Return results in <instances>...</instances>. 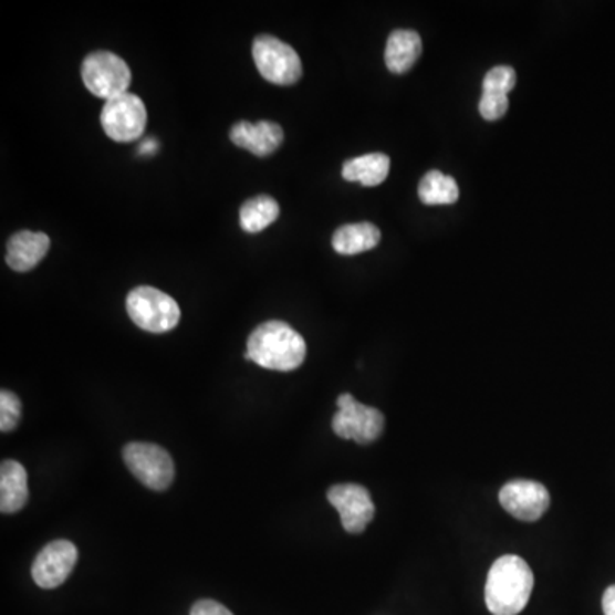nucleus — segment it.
I'll list each match as a JSON object with an SVG mask.
<instances>
[{"label":"nucleus","instance_id":"1","mask_svg":"<svg viewBox=\"0 0 615 615\" xmlns=\"http://www.w3.org/2000/svg\"><path fill=\"white\" fill-rule=\"evenodd\" d=\"M306 357V342L293 326L279 320L262 323L250 334L244 359L274 372H293Z\"/></svg>","mask_w":615,"mask_h":615},{"label":"nucleus","instance_id":"2","mask_svg":"<svg viewBox=\"0 0 615 615\" xmlns=\"http://www.w3.org/2000/svg\"><path fill=\"white\" fill-rule=\"evenodd\" d=\"M533 573L520 555H501L488 574L486 605L492 615H518L529 604Z\"/></svg>","mask_w":615,"mask_h":615},{"label":"nucleus","instance_id":"3","mask_svg":"<svg viewBox=\"0 0 615 615\" xmlns=\"http://www.w3.org/2000/svg\"><path fill=\"white\" fill-rule=\"evenodd\" d=\"M127 313L132 322L150 334H166L180 322V306L163 291L139 285L127 296Z\"/></svg>","mask_w":615,"mask_h":615},{"label":"nucleus","instance_id":"4","mask_svg":"<svg viewBox=\"0 0 615 615\" xmlns=\"http://www.w3.org/2000/svg\"><path fill=\"white\" fill-rule=\"evenodd\" d=\"M252 55L260 75L269 83L293 86L303 75L296 50L272 34H259L253 40Z\"/></svg>","mask_w":615,"mask_h":615},{"label":"nucleus","instance_id":"5","mask_svg":"<svg viewBox=\"0 0 615 615\" xmlns=\"http://www.w3.org/2000/svg\"><path fill=\"white\" fill-rule=\"evenodd\" d=\"M84 86L98 98H115L118 94L128 93L132 83V72L127 62L117 53L98 50L84 59L81 67Z\"/></svg>","mask_w":615,"mask_h":615},{"label":"nucleus","instance_id":"6","mask_svg":"<svg viewBox=\"0 0 615 615\" xmlns=\"http://www.w3.org/2000/svg\"><path fill=\"white\" fill-rule=\"evenodd\" d=\"M337 406L332 429L338 438L353 439L357 445H372L382 436L385 416L378 409L364 406L351 394H342Z\"/></svg>","mask_w":615,"mask_h":615},{"label":"nucleus","instance_id":"7","mask_svg":"<svg viewBox=\"0 0 615 615\" xmlns=\"http://www.w3.org/2000/svg\"><path fill=\"white\" fill-rule=\"evenodd\" d=\"M147 125V110L137 94H118L102 110V127L115 143H134L143 137Z\"/></svg>","mask_w":615,"mask_h":615},{"label":"nucleus","instance_id":"8","mask_svg":"<svg viewBox=\"0 0 615 615\" xmlns=\"http://www.w3.org/2000/svg\"><path fill=\"white\" fill-rule=\"evenodd\" d=\"M124 460L131 473L153 491H165L175 479V463L165 448L153 444H128Z\"/></svg>","mask_w":615,"mask_h":615},{"label":"nucleus","instance_id":"9","mask_svg":"<svg viewBox=\"0 0 615 615\" xmlns=\"http://www.w3.org/2000/svg\"><path fill=\"white\" fill-rule=\"evenodd\" d=\"M326 499L341 514L342 527L347 533L364 532L375 518L376 508L372 494L363 486H332L326 492Z\"/></svg>","mask_w":615,"mask_h":615},{"label":"nucleus","instance_id":"10","mask_svg":"<svg viewBox=\"0 0 615 615\" xmlns=\"http://www.w3.org/2000/svg\"><path fill=\"white\" fill-rule=\"evenodd\" d=\"M499 503L511 517L523 522H535L551 507V494L535 480H511L499 491Z\"/></svg>","mask_w":615,"mask_h":615},{"label":"nucleus","instance_id":"11","mask_svg":"<svg viewBox=\"0 0 615 615\" xmlns=\"http://www.w3.org/2000/svg\"><path fill=\"white\" fill-rule=\"evenodd\" d=\"M77 564V548L71 541H53L38 552L31 576L40 588L61 586Z\"/></svg>","mask_w":615,"mask_h":615},{"label":"nucleus","instance_id":"12","mask_svg":"<svg viewBox=\"0 0 615 615\" xmlns=\"http://www.w3.org/2000/svg\"><path fill=\"white\" fill-rule=\"evenodd\" d=\"M229 139L234 146L250 150L259 158H267L281 147L284 132L275 122L260 121L252 124V122L241 121L231 127Z\"/></svg>","mask_w":615,"mask_h":615},{"label":"nucleus","instance_id":"13","mask_svg":"<svg viewBox=\"0 0 615 615\" xmlns=\"http://www.w3.org/2000/svg\"><path fill=\"white\" fill-rule=\"evenodd\" d=\"M50 250V238L40 231H19L8 241L6 262L15 272H28L45 259Z\"/></svg>","mask_w":615,"mask_h":615},{"label":"nucleus","instance_id":"14","mask_svg":"<svg viewBox=\"0 0 615 615\" xmlns=\"http://www.w3.org/2000/svg\"><path fill=\"white\" fill-rule=\"evenodd\" d=\"M28 473L19 461L4 460L0 466V511L4 514L18 513L27 507Z\"/></svg>","mask_w":615,"mask_h":615},{"label":"nucleus","instance_id":"15","mask_svg":"<svg viewBox=\"0 0 615 615\" xmlns=\"http://www.w3.org/2000/svg\"><path fill=\"white\" fill-rule=\"evenodd\" d=\"M423 53V40L419 33L410 30H397L388 37L385 49V64L394 74H406L413 69Z\"/></svg>","mask_w":615,"mask_h":615},{"label":"nucleus","instance_id":"16","mask_svg":"<svg viewBox=\"0 0 615 615\" xmlns=\"http://www.w3.org/2000/svg\"><path fill=\"white\" fill-rule=\"evenodd\" d=\"M382 233L372 222H357L338 228L332 238V247L341 256H357L378 247Z\"/></svg>","mask_w":615,"mask_h":615},{"label":"nucleus","instance_id":"17","mask_svg":"<svg viewBox=\"0 0 615 615\" xmlns=\"http://www.w3.org/2000/svg\"><path fill=\"white\" fill-rule=\"evenodd\" d=\"M390 173V158L387 154H364L350 159L342 166V177L347 181H357L364 187H376L387 180Z\"/></svg>","mask_w":615,"mask_h":615},{"label":"nucleus","instance_id":"18","mask_svg":"<svg viewBox=\"0 0 615 615\" xmlns=\"http://www.w3.org/2000/svg\"><path fill=\"white\" fill-rule=\"evenodd\" d=\"M281 215L278 200L269 196L248 199L240 209V225L247 233H259Z\"/></svg>","mask_w":615,"mask_h":615},{"label":"nucleus","instance_id":"19","mask_svg":"<svg viewBox=\"0 0 615 615\" xmlns=\"http://www.w3.org/2000/svg\"><path fill=\"white\" fill-rule=\"evenodd\" d=\"M460 196L457 181L455 178L448 177L445 173L432 169L426 173L425 178L419 184V199L426 206H445V204H455Z\"/></svg>","mask_w":615,"mask_h":615},{"label":"nucleus","instance_id":"20","mask_svg":"<svg viewBox=\"0 0 615 615\" xmlns=\"http://www.w3.org/2000/svg\"><path fill=\"white\" fill-rule=\"evenodd\" d=\"M517 84V72L510 65H498L486 74L482 93L510 94Z\"/></svg>","mask_w":615,"mask_h":615},{"label":"nucleus","instance_id":"21","mask_svg":"<svg viewBox=\"0 0 615 615\" xmlns=\"http://www.w3.org/2000/svg\"><path fill=\"white\" fill-rule=\"evenodd\" d=\"M21 400L12 392H0V431L11 432L21 420Z\"/></svg>","mask_w":615,"mask_h":615},{"label":"nucleus","instance_id":"22","mask_svg":"<svg viewBox=\"0 0 615 615\" xmlns=\"http://www.w3.org/2000/svg\"><path fill=\"white\" fill-rule=\"evenodd\" d=\"M508 106H510V103H508L507 94L482 93L479 112L484 121L496 122L507 115Z\"/></svg>","mask_w":615,"mask_h":615},{"label":"nucleus","instance_id":"23","mask_svg":"<svg viewBox=\"0 0 615 615\" xmlns=\"http://www.w3.org/2000/svg\"><path fill=\"white\" fill-rule=\"evenodd\" d=\"M190 615H233L231 611L215 601H199L191 607Z\"/></svg>","mask_w":615,"mask_h":615},{"label":"nucleus","instance_id":"24","mask_svg":"<svg viewBox=\"0 0 615 615\" xmlns=\"http://www.w3.org/2000/svg\"><path fill=\"white\" fill-rule=\"evenodd\" d=\"M602 607H604L605 615H615V585L605 590Z\"/></svg>","mask_w":615,"mask_h":615},{"label":"nucleus","instance_id":"25","mask_svg":"<svg viewBox=\"0 0 615 615\" xmlns=\"http://www.w3.org/2000/svg\"><path fill=\"white\" fill-rule=\"evenodd\" d=\"M156 149H158V146H156V143H154L153 139H147L146 143L140 146V153L144 154L154 153Z\"/></svg>","mask_w":615,"mask_h":615}]
</instances>
